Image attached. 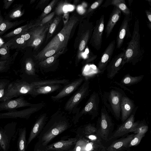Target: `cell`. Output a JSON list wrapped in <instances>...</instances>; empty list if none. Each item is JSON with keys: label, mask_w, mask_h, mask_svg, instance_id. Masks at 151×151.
I'll return each instance as SVG.
<instances>
[{"label": "cell", "mask_w": 151, "mask_h": 151, "mask_svg": "<svg viewBox=\"0 0 151 151\" xmlns=\"http://www.w3.org/2000/svg\"><path fill=\"white\" fill-rule=\"evenodd\" d=\"M99 128L98 134L104 140H106L109 131L113 126L112 119L104 106L101 109L100 115L99 118Z\"/></svg>", "instance_id": "obj_7"}, {"label": "cell", "mask_w": 151, "mask_h": 151, "mask_svg": "<svg viewBox=\"0 0 151 151\" xmlns=\"http://www.w3.org/2000/svg\"><path fill=\"white\" fill-rule=\"evenodd\" d=\"M132 13L125 15L118 32L116 40V48H121L126 37L127 38L132 37L129 27V22L132 19Z\"/></svg>", "instance_id": "obj_13"}, {"label": "cell", "mask_w": 151, "mask_h": 151, "mask_svg": "<svg viewBox=\"0 0 151 151\" xmlns=\"http://www.w3.org/2000/svg\"><path fill=\"white\" fill-rule=\"evenodd\" d=\"M100 98L98 93L94 91L90 96L82 109L78 112L76 117L79 119L83 115L88 114L93 119L97 116L99 114Z\"/></svg>", "instance_id": "obj_6"}, {"label": "cell", "mask_w": 151, "mask_h": 151, "mask_svg": "<svg viewBox=\"0 0 151 151\" xmlns=\"http://www.w3.org/2000/svg\"><path fill=\"white\" fill-rule=\"evenodd\" d=\"M25 71L26 74L29 76L37 77L35 73V70L32 63L30 62H27L25 64Z\"/></svg>", "instance_id": "obj_27"}, {"label": "cell", "mask_w": 151, "mask_h": 151, "mask_svg": "<svg viewBox=\"0 0 151 151\" xmlns=\"http://www.w3.org/2000/svg\"><path fill=\"white\" fill-rule=\"evenodd\" d=\"M115 43V40L111 41L102 54L98 65L97 69L99 72H102L106 69L114 53Z\"/></svg>", "instance_id": "obj_16"}, {"label": "cell", "mask_w": 151, "mask_h": 151, "mask_svg": "<svg viewBox=\"0 0 151 151\" xmlns=\"http://www.w3.org/2000/svg\"><path fill=\"white\" fill-rule=\"evenodd\" d=\"M110 1V4L119 9L125 16L131 14L130 10L127 6L124 0H112Z\"/></svg>", "instance_id": "obj_26"}, {"label": "cell", "mask_w": 151, "mask_h": 151, "mask_svg": "<svg viewBox=\"0 0 151 151\" xmlns=\"http://www.w3.org/2000/svg\"><path fill=\"white\" fill-rule=\"evenodd\" d=\"M103 1V0H98L94 2L90 6L89 12H94L102 4Z\"/></svg>", "instance_id": "obj_30"}, {"label": "cell", "mask_w": 151, "mask_h": 151, "mask_svg": "<svg viewBox=\"0 0 151 151\" xmlns=\"http://www.w3.org/2000/svg\"><path fill=\"white\" fill-rule=\"evenodd\" d=\"M35 151H42V150H40L37 149V150H36Z\"/></svg>", "instance_id": "obj_53"}, {"label": "cell", "mask_w": 151, "mask_h": 151, "mask_svg": "<svg viewBox=\"0 0 151 151\" xmlns=\"http://www.w3.org/2000/svg\"><path fill=\"white\" fill-rule=\"evenodd\" d=\"M6 87L0 89V98H1L4 96L6 89Z\"/></svg>", "instance_id": "obj_46"}, {"label": "cell", "mask_w": 151, "mask_h": 151, "mask_svg": "<svg viewBox=\"0 0 151 151\" xmlns=\"http://www.w3.org/2000/svg\"><path fill=\"white\" fill-rule=\"evenodd\" d=\"M104 24V16L103 14L96 21L91 37L90 42L97 50H99L102 45Z\"/></svg>", "instance_id": "obj_9"}, {"label": "cell", "mask_w": 151, "mask_h": 151, "mask_svg": "<svg viewBox=\"0 0 151 151\" xmlns=\"http://www.w3.org/2000/svg\"><path fill=\"white\" fill-rule=\"evenodd\" d=\"M26 127L20 128L19 131L17 142L18 151H25L27 142Z\"/></svg>", "instance_id": "obj_24"}, {"label": "cell", "mask_w": 151, "mask_h": 151, "mask_svg": "<svg viewBox=\"0 0 151 151\" xmlns=\"http://www.w3.org/2000/svg\"><path fill=\"white\" fill-rule=\"evenodd\" d=\"M67 8L68 11H71L73 9V6L71 5L67 6Z\"/></svg>", "instance_id": "obj_50"}, {"label": "cell", "mask_w": 151, "mask_h": 151, "mask_svg": "<svg viewBox=\"0 0 151 151\" xmlns=\"http://www.w3.org/2000/svg\"><path fill=\"white\" fill-rule=\"evenodd\" d=\"M121 13V11L119 9L114 6L105 28V32L106 38L109 36L114 26L119 20Z\"/></svg>", "instance_id": "obj_20"}, {"label": "cell", "mask_w": 151, "mask_h": 151, "mask_svg": "<svg viewBox=\"0 0 151 151\" xmlns=\"http://www.w3.org/2000/svg\"><path fill=\"white\" fill-rule=\"evenodd\" d=\"M109 92L104 93L102 99L104 106L106 107L117 120L121 116L120 103L124 93L116 87H113Z\"/></svg>", "instance_id": "obj_2"}, {"label": "cell", "mask_w": 151, "mask_h": 151, "mask_svg": "<svg viewBox=\"0 0 151 151\" xmlns=\"http://www.w3.org/2000/svg\"><path fill=\"white\" fill-rule=\"evenodd\" d=\"M44 106V103H40L35 104L33 106L22 110L16 111L15 110L4 113H0V119L17 118L27 119L32 114L41 109Z\"/></svg>", "instance_id": "obj_8"}, {"label": "cell", "mask_w": 151, "mask_h": 151, "mask_svg": "<svg viewBox=\"0 0 151 151\" xmlns=\"http://www.w3.org/2000/svg\"><path fill=\"white\" fill-rule=\"evenodd\" d=\"M145 12L148 20L150 23H151V9L149 10H147L145 11Z\"/></svg>", "instance_id": "obj_39"}, {"label": "cell", "mask_w": 151, "mask_h": 151, "mask_svg": "<svg viewBox=\"0 0 151 151\" xmlns=\"http://www.w3.org/2000/svg\"><path fill=\"white\" fill-rule=\"evenodd\" d=\"M47 117L46 114L44 113L39 117L35 122L30 131L27 142L26 147L39 134L46 121Z\"/></svg>", "instance_id": "obj_18"}, {"label": "cell", "mask_w": 151, "mask_h": 151, "mask_svg": "<svg viewBox=\"0 0 151 151\" xmlns=\"http://www.w3.org/2000/svg\"><path fill=\"white\" fill-rule=\"evenodd\" d=\"M0 18V34L2 33L3 32L10 29L13 26H14L15 23L10 22L6 21H3Z\"/></svg>", "instance_id": "obj_29"}, {"label": "cell", "mask_w": 151, "mask_h": 151, "mask_svg": "<svg viewBox=\"0 0 151 151\" xmlns=\"http://www.w3.org/2000/svg\"><path fill=\"white\" fill-rule=\"evenodd\" d=\"M68 79L50 80L32 82L31 83L35 87L55 84H63L66 85L69 82Z\"/></svg>", "instance_id": "obj_23"}, {"label": "cell", "mask_w": 151, "mask_h": 151, "mask_svg": "<svg viewBox=\"0 0 151 151\" xmlns=\"http://www.w3.org/2000/svg\"><path fill=\"white\" fill-rule=\"evenodd\" d=\"M96 130L95 127L91 124H89L85 127L84 132L86 134H88L94 132Z\"/></svg>", "instance_id": "obj_31"}, {"label": "cell", "mask_w": 151, "mask_h": 151, "mask_svg": "<svg viewBox=\"0 0 151 151\" xmlns=\"http://www.w3.org/2000/svg\"><path fill=\"white\" fill-rule=\"evenodd\" d=\"M143 52L140 47L139 21L137 19L135 21L131 40L127 43V46L125 49L123 66L129 63L135 65L142 60Z\"/></svg>", "instance_id": "obj_1"}, {"label": "cell", "mask_w": 151, "mask_h": 151, "mask_svg": "<svg viewBox=\"0 0 151 151\" xmlns=\"http://www.w3.org/2000/svg\"><path fill=\"white\" fill-rule=\"evenodd\" d=\"M90 82L88 80H85L78 90L68 100L64 107L65 110L71 113L77 107L79 103L89 94Z\"/></svg>", "instance_id": "obj_5"}, {"label": "cell", "mask_w": 151, "mask_h": 151, "mask_svg": "<svg viewBox=\"0 0 151 151\" xmlns=\"http://www.w3.org/2000/svg\"><path fill=\"white\" fill-rule=\"evenodd\" d=\"M34 104L28 102L22 96H20L14 99H10L1 102L0 111H12L20 107H30Z\"/></svg>", "instance_id": "obj_15"}, {"label": "cell", "mask_w": 151, "mask_h": 151, "mask_svg": "<svg viewBox=\"0 0 151 151\" xmlns=\"http://www.w3.org/2000/svg\"><path fill=\"white\" fill-rule=\"evenodd\" d=\"M8 50L7 47H3L0 48V54L2 56L3 58H7L8 57Z\"/></svg>", "instance_id": "obj_33"}, {"label": "cell", "mask_w": 151, "mask_h": 151, "mask_svg": "<svg viewBox=\"0 0 151 151\" xmlns=\"http://www.w3.org/2000/svg\"><path fill=\"white\" fill-rule=\"evenodd\" d=\"M63 112L60 110L54 114L55 122L52 126L45 132L42 138V144L47 145L56 136L59 134L69 127V123L64 115Z\"/></svg>", "instance_id": "obj_3"}, {"label": "cell", "mask_w": 151, "mask_h": 151, "mask_svg": "<svg viewBox=\"0 0 151 151\" xmlns=\"http://www.w3.org/2000/svg\"><path fill=\"white\" fill-rule=\"evenodd\" d=\"M55 50H50L45 54V55L47 57H50L52 55L55 53Z\"/></svg>", "instance_id": "obj_41"}, {"label": "cell", "mask_w": 151, "mask_h": 151, "mask_svg": "<svg viewBox=\"0 0 151 151\" xmlns=\"http://www.w3.org/2000/svg\"><path fill=\"white\" fill-rule=\"evenodd\" d=\"M114 82L118 85L120 86L121 88H123V89H124L125 90L127 91L132 94H133L134 92L133 91H131L129 89H128V88H127L126 87H125V86H124V85L116 81H114Z\"/></svg>", "instance_id": "obj_38"}, {"label": "cell", "mask_w": 151, "mask_h": 151, "mask_svg": "<svg viewBox=\"0 0 151 151\" xmlns=\"http://www.w3.org/2000/svg\"><path fill=\"white\" fill-rule=\"evenodd\" d=\"M121 120L124 122L130 116L134 109L132 100L124 93L122 97L120 103Z\"/></svg>", "instance_id": "obj_17"}, {"label": "cell", "mask_w": 151, "mask_h": 151, "mask_svg": "<svg viewBox=\"0 0 151 151\" xmlns=\"http://www.w3.org/2000/svg\"><path fill=\"white\" fill-rule=\"evenodd\" d=\"M63 11L65 13H66L67 11H68L67 8V6H65L63 7Z\"/></svg>", "instance_id": "obj_52"}, {"label": "cell", "mask_w": 151, "mask_h": 151, "mask_svg": "<svg viewBox=\"0 0 151 151\" xmlns=\"http://www.w3.org/2000/svg\"><path fill=\"white\" fill-rule=\"evenodd\" d=\"M8 83L9 81L7 80L0 81V89L7 87Z\"/></svg>", "instance_id": "obj_37"}, {"label": "cell", "mask_w": 151, "mask_h": 151, "mask_svg": "<svg viewBox=\"0 0 151 151\" xmlns=\"http://www.w3.org/2000/svg\"><path fill=\"white\" fill-rule=\"evenodd\" d=\"M21 38L23 39L24 40L26 41L28 40L30 37V35L28 34H25L22 35L20 36Z\"/></svg>", "instance_id": "obj_40"}, {"label": "cell", "mask_w": 151, "mask_h": 151, "mask_svg": "<svg viewBox=\"0 0 151 151\" xmlns=\"http://www.w3.org/2000/svg\"><path fill=\"white\" fill-rule=\"evenodd\" d=\"M16 126L8 125L0 128V146L3 151H8L11 141L15 132Z\"/></svg>", "instance_id": "obj_11"}, {"label": "cell", "mask_w": 151, "mask_h": 151, "mask_svg": "<svg viewBox=\"0 0 151 151\" xmlns=\"http://www.w3.org/2000/svg\"><path fill=\"white\" fill-rule=\"evenodd\" d=\"M145 134L138 133L134 135L133 138L131 141L128 147L136 146L140 142Z\"/></svg>", "instance_id": "obj_28"}, {"label": "cell", "mask_w": 151, "mask_h": 151, "mask_svg": "<svg viewBox=\"0 0 151 151\" xmlns=\"http://www.w3.org/2000/svg\"><path fill=\"white\" fill-rule=\"evenodd\" d=\"M21 15V12L20 9L16 10L10 15V17L12 18H15L20 17Z\"/></svg>", "instance_id": "obj_34"}, {"label": "cell", "mask_w": 151, "mask_h": 151, "mask_svg": "<svg viewBox=\"0 0 151 151\" xmlns=\"http://www.w3.org/2000/svg\"><path fill=\"white\" fill-rule=\"evenodd\" d=\"M56 27V25L55 23H52L50 28L49 29V32L50 33L52 34L53 33V32L55 31Z\"/></svg>", "instance_id": "obj_42"}, {"label": "cell", "mask_w": 151, "mask_h": 151, "mask_svg": "<svg viewBox=\"0 0 151 151\" xmlns=\"http://www.w3.org/2000/svg\"><path fill=\"white\" fill-rule=\"evenodd\" d=\"M125 49L115 55L108 65L106 69L107 76L108 78L112 79L118 73L123 66L122 61L124 55Z\"/></svg>", "instance_id": "obj_12"}, {"label": "cell", "mask_w": 151, "mask_h": 151, "mask_svg": "<svg viewBox=\"0 0 151 151\" xmlns=\"http://www.w3.org/2000/svg\"><path fill=\"white\" fill-rule=\"evenodd\" d=\"M134 135L131 134L126 137L113 142L107 148L106 151H118L129 147Z\"/></svg>", "instance_id": "obj_21"}, {"label": "cell", "mask_w": 151, "mask_h": 151, "mask_svg": "<svg viewBox=\"0 0 151 151\" xmlns=\"http://www.w3.org/2000/svg\"><path fill=\"white\" fill-rule=\"evenodd\" d=\"M144 77V75L132 76L129 74H127L122 79L120 83L124 86L132 85L137 84L140 82L142 80Z\"/></svg>", "instance_id": "obj_25"}, {"label": "cell", "mask_w": 151, "mask_h": 151, "mask_svg": "<svg viewBox=\"0 0 151 151\" xmlns=\"http://www.w3.org/2000/svg\"><path fill=\"white\" fill-rule=\"evenodd\" d=\"M51 6H48L45 8L44 12L46 14H48L51 11Z\"/></svg>", "instance_id": "obj_48"}, {"label": "cell", "mask_w": 151, "mask_h": 151, "mask_svg": "<svg viewBox=\"0 0 151 151\" xmlns=\"http://www.w3.org/2000/svg\"><path fill=\"white\" fill-rule=\"evenodd\" d=\"M62 87V86L61 84L46 85L35 87L31 96L35 97L40 94L51 93L58 90Z\"/></svg>", "instance_id": "obj_22"}, {"label": "cell", "mask_w": 151, "mask_h": 151, "mask_svg": "<svg viewBox=\"0 0 151 151\" xmlns=\"http://www.w3.org/2000/svg\"><path fill=\"white\" fill-rule=\"evenodd\" d=\"M86 42L84 40H82L80 44L79 50L80 51H83L84 49Z\"/></svg>", "instance_id": "obj_36"}, {"label": "cell", "mask_w": 151, "mask_h": 151, "mask_svg": "<svg viewBox=\"0 0 151 151\" xmlns=\"http://www.w3.org/2000/svg\"><path fill=\"white\" fill-rule=\"evenodd\" d=\"M13 1V0H12L5 1V8H7L9 6V5H10Z\"/></svg>", "instance_id": "obj_47"}, {"label": "cell", "mask_w": 151, "mask_h": 151, "mask_svg": "<svg viewBox=\"0 0 151 151\" xmlns=\"http://www.w3.org/2000/svg\"><path fill=\"white\" fill-rule=\"evenodd\" d=\"M58 35L59 37L60 41H63L64 39V37L63 35L61 33L58 34Z\"/></svg>", "instance_id": "obj_49"}, {"label": "cell", "mask_w": 151, "mask_h": 151, "mask_svg": "<svg viewBox=\"0 0 151 151\" xmlns=\"http://www.w3.org/2000/svg\"><path fill=\"white\" fill-rule=\"evenodd\" d=\"M77 139L71 138L67 140H62L49 145L46 147V150L61 151L66 150L76 144Z\"/></svg>", "instance_id": "obj_19"}, {"label": "cell", "mask_w": 151, "mask_h": 151, "mask_svg": "<svg viewBox=\"0 0 151 151\" xmlns=\"http://www.w3.org/2000/svg\"><path fill=\"white\" fill-rule=\"evenodd\" d=\"M23 28L22 27H20L17 28L13 31L9 33L5 36V37H9L13 36L15 35H17L21 33L23 30Z\"/></svg>", "instance_id": "obj_32"}, {"label": "cell", "mask_w": 151, "mask_h": 151, "mask_svg": "<svg viewBox=\"0 0 151 151\" xmlns=\"http://www.w3.org/2000/svg\"><path fill=\"white\" fill-rule=\"evenodd\" d=\"M84 81V78L82 77L65 85L57 95L51 97L52 100L53 101H58L68 96L78 88Z\"/></svg>", "instance_id": "obj_14"}, {"label": "cell", "mask_w": 151, "mask_h": 151, "mask_svg": "<svg viewBox=\"0 0 151 151\" xmlns=\"http://www.w3.org/2000/svg\"><path fill=\"white\" fill-rule=\"evenodd\" d=\"M41 42V40L39 38H37L33 42V44L35 46H37L40 44Z\"/></svg>", "instance_id": "obj_45"}, {"label": "cell", "mask_w": 151, "mask_h": 151, "mask_svg": "<svg viewBox=\"0 0 151 151\" xmlns=\"http://www.w3.org/2000/svg\"><path fill=\"white\" fill-rule=\"evenodd\" d=\"M137 107L134 109L130 116L116 130L110 139L119 137L128 133L132 132L135 130L138 121L134 122V115Z\"/></svg>", "instance_id": "obj_10"}, {"label": "cell", "mask_w": 151, "mask_h": 151, "mask_svg": "<svg viewBox=\"0 0 151 151\" xmlns=\"http://www.w3.org/2000/svg\"><path fill=\"white\" fill-rule=\"evenodd\" d=\"M7 64L6 61H0V72L4 70L7 67Z\"/></svg>", "instance_id": "obj_35"}, {"label": "cell", "mask_w": 151, "mask_h": 151, "mask_svg": "<svg viewBox=\"0 0 151 151\" xmlns=\"http://www.w3.org/2000/svg\"><path fill=\"white\" fill-rule=\"evenodd\" d=\"M35 88L31 82L20 80L12 82L6 87L4 96L0 98V101H6L24 95H31Z\"/></svg>", "instance_id": "obj_4"}, {"label": "cell", "mask_w": 151, "mask_h": 151, "mask_svg": "<svg viewBox=\"0 0 151 151\" xmlns=\"http://www.w3.org/2000/svg\"><path fill=\"white\" fill-rule=\"evenodd\" d=\"M16 42L17 43L19 44H22L24 42V40L20 37L17 39Z\"/></svg>", "instance_id": "obj_44"}, {"label": "cell", "mask_w": 151, "mask_h": 151, "mask_svg": "<svg viewBox=\"0 0 151 151\" xmlns=\"http://www.w3.org/2000/svg\"><path fill=\"white\" fill-rule=\"evenodd\" d=\"M88 137L89 139L92 140L95 139H96V137L95 136L93 135L89 136Z\"/></svg>", "instance_id": "obj_51"}, {"label": "cell", "mask_w": 151, "mask_h": 151, "mask_svg": "<svg viewBox=\"0 0 151 151\" xmlns=\"http://www.w3.org/2000/svg\"><path fill=\"white\" fill-rule=\"evenodd\" d=\"M54 60V58L53 56L50 57L48 58L46 60V62L48 64H50L52 63Z\"/></svg>", "instance_id": "obj_43"}]
</instances>
